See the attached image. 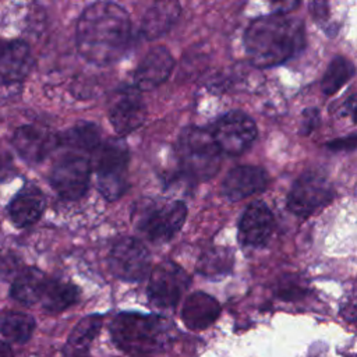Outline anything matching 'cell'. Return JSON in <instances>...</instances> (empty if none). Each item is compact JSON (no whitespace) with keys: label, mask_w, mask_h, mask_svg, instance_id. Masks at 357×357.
<instances>
[{"label":"cell","mask_w":357,"mask_h":357,"mask_svg":"<svg viewBox=\"0 0 357 357\" xmlns=\"http://www.w3.org/2000/svg\"><path fill=\"white\" fill-rule=\"evenodd\" d=\"M176 153L181 173L192 180L205 181L220 167L222 152L211 131L205 128H184L177 138Z\"/></svg>","instance_id":"cell-4"},{"label":"cell","mask_w":357,"mask_h":357,"mask_svg":"<svg viewBox=\"0 0 357 357\" xmlns=\"http://www.w3.org/2000/svg\"><path fill=\"white\" fill-rule=\"evenodd\" d=\"M305 45L301 20L273 13L255 18L244 32V49L250 63L259 68L280 66L297 56Z\"/></svg>","instance_id":"cell-2"},{"label":"cell","mask_w":357,"mask_h":357,"mask_svg":"<svg viewBox=\"0 0 357 357\" xmlns=\"http://www.w3.org/2000/svg\"><path fill=\"white\" fill-rule=\"evenodd\" d=\"M328 146L331 149H354L356 146V137L354 135H350L347 138H340V139H335L332 142L328 144Z\"/></svg>","instance_id":"cell-32"},{"label":"cell","mask_w":357,"mask_h":357,"mask_svg":"<svg viewBox=\"0 0 357 357\" xmlns=\"http://www.w3.org/2000/svg\"><path fill=\"white\" fill-rule=\"evenodd\" d=\"M219 314L220 305L212 296L195 291L187 297L181 310V319L187 328L202 331L212 325Z\"/></svg>","instance_id":"cell-20"},{"label":"cell","mask_w":357,"mask_h":357,"mask_svg":"<svg viewBox=\"0 0 357 357\" xmlns=\"http://www.w3.org/2000/svg\"><path fill=\"white\" fill-rule=\"evenodd\" d=\"M18 272V258L10 250H0V276L8 278Z\"/></svg>","instance_id":"cell-28"},{"label":"cell","mask_w":357,"mask_h":357,"mask_svg":"<svg viewBox=\"0 0 357 357\" xmlns=\"http://www.w3.org/2000/svg\"><path fill=\"white\" fill-rule=\"evenodd\" d=\"M268 185V174L258 166H238L231 169L223 180V194L230 201H240L262 191Z\"/></svg>","instance_id":"cell-18"},{"label":"cell","mask_w":357,"mask_h":357,"mask_svg":"<svg viewBox=\"0 0 357 357\" xmlns=\"http://www.w3.org/2000/svg\"><path fill=\"white\" fill-rule=\"evenodd\" d=\"M353 75H354V64L347 57L336 56L328 64V67L322 75L321 89L325 95H333Z\"/></svg>","instance_id":"cell-26"},{"label":"cell","mask_w":357,"mask_h":357,"mask_svg":"<svg viewBox=\"0 0 357 357\" xmlns=\"http://www.w3.org/2000/svg\"><path fill=\"white\" fill-rule=\"evenodd\" d=\"M145 117L146 106L139 89L124 85L114 91L109 105V120L117 134L132 132L145 121Z\"/></svg>","instance_id":"cell-12"},{"label":"cell","mask_w":357,"mask_h":357,"mask_svg":"<svg viewBox=\"0 0 357 357\" xmlns=\"http://www.w3.org/2000/svg\"><path fill=\"white\" fill-rule=\"evenodd\" d=\"M92 163L98 176V188L102 195L114 201L127 190V167L130 152L120 138H110L92 151Z\"/></svg>","instance_id":"cell-6"},{"label":"cell","mask_w":357,"mask_h":357,"mask_svg":"<svg viewBox=\"0 0 357 357\" xmlns=\"http://www.w3.org/2000/svg\"><path fill=\"white\" fill-rule=\"evenodd\" d=\"M33 317L20 311H4L0 314V333L14 343H25L35 331Z\"/></svg>","instance_id":"cell-25"},{"label":"cell","mask_w":357,"mask_h":357,"mask_svg":"<svg viewBox=\"0 0 357 357\" xmlns=\"http://www.w3.org/2000/svg\"><path fill=\"white\" fill-rule=\"evenodd\" d=\"M78 297L79 290L74 283L61 279H47L39 301L46 311L60 312L77 303Z\"/></svg>","instance_id":"cell-22"},{"label":"cell","mask_w":357,"mask_h":357,"mask_svg":"<svg viewBox=\"0 0 357 357\" xmlns=\"http://www.w3.org/2000/svg\"><path fill=\"white\" fill-rule=\"evenodd\" d=\"M172 331L173 326L167 319L137 312L119 314L110 325L114 343L121 350L135 354L162 349L167 344Z\"/></svg>","instance_id":"cell-3"},{"label":"cell","mask_w":357,"mask_h":357,"mask_svg":"<svg viewBox=\"0 0 357 357\" xmlns=\"http://www.w3.org/2000/svg\"><path fill=\"white\" fill-rule=\"evenodd\" d=\"M137 357H144V356H141V354H139V356H137Z\"/></svg>","instance_id":"cell-34"},{"label":"cell","mask_w":357,"mask_h":357,"mask_svg":"<svg viewBox=\"0 0 357 357\" xmlns=\"http://www.w3.org/2000/svg\"><path fill=\"white\" fill-rule=\"evenodd\" d=\"M180 13L178 0H153L142 18L141 32L144 38L155 40L165 36L178 21Z\"/></svg>","instance_id":"cell-19"},{"label":"cell","mask_w":357,"mask_h":357,"mask_svg":"<svg viewBox=\"0 0 357 357\" xmlns=\"http://www.w3.org/2000/svg\"><path fill=\"white\" fill-rule=\"evenodd\" d=\"M190 284L185 271L172 261L159 264L151 273L148 297L159 308H173Z\"/></svg>","instance_id":"cell-10"},{"label":"cell","mask_w":357,"mask_h":357,"mask_svg":"<svg viewBox=\"0 0 357 357\" xmlns=\"http://www.w3.org/2000/svg\"><path fill=\"white\" fill-rule=\"evenodd\" d=\"M102 321L96 315L82 318L71 331L64 349L66 357H85L88 349L100 329Z\"/></svg>","instance_id":"cell-23"},{"label":"cell","mask_w":357,"mask_h":357,"mask_svg":"<svg viewBox=\"0 0 357 357\" xmlns=\"http://www.w3.org/2000/svg\"><path fill=\"white\" fill-rule=\"evenodd\" d=\"M211 134L222 153L237 156L255 141L257 126L244 112L231 110L215 121Z\"/></svg>","instance_id":"cell-7"},{"label":"cell","mask_w":357,"mask_h":357,"mask_svg":"<svg viewBox=\"0 0 357 357\" xmlns=\"http://www.w3.org/2000/svg\"><path fill=\"white\" fill-rule=\"evenodd\" d=\"M268 1L272 4L273 10L279 14H289L290 11L296 10L301 3V0H268Z\"/></svg>","instance_id":"cell-30"},{"label":"cell","mask_w":357,"mask_h":357,"mask_svg":"<svg viewBox=\"0 0 357 357\" xmlns=\"http://www.w3.org/2000/svg\"><path fill=\"white\" fill-rule=\"evenodd\" d=\"M185 216L187 206L183 201L153 198L137 205L132 222L148 240L165 243L181 229Z\"/></svg>","instance_id":"cell-5"},{"label":"cell","mask_w":357,"mask_h":357,"mask_svg":"<svg viewBox=\"0 0 357 357\" xmlns=\"http://www.w3.org/2000/svg\"><path fill=\"white\" fill-rule=\"evenodd\" d=\"M233 265V255L226 248H212L206 251L199 262L198 269L206 275V276H215V275H223L231 269Z\"/></svg>","instance_id":"cell-27"},{"label":"cell","mask_w":357,"mask_h":357,"mask_svg":"<svg viewBox=\"0 0 357 357\" xmlns=\"http://www.w3.org/2000/svg\"><path fill=\"white\" fill-rule=\"evenodd\" d=\"M131 42V20L113 1H96L78 18L75 45L79 56L95 66H109L120 60Z\"/></svg>","instance_id":"cell-1"},{"label":"cell","mask_w":357,"mask_h":357,"mask_svg":"<svg viewBox=\"0 0 357 357\" xmlns=\"http://www.w3.org/2000/svg\"><path fill=\"white\" fill-rule=\"evenodd\" d=\"M318 123V112L314 110H307L304 113V120H303V126H301V132L303 134H308L310 131H312L315 128Z\"/></svg>","instance_id":"cell-31"},{"label":"cell","mask_w":357,"mask_h":357,"mask_svg":"<svg viewBox=\"0 0 357 357\" xmlns=\"http://www.w3.org/2000/svg\"><path fill=\"white\" fill-rule=\"evenodd\" d=\"M13 146L25 162L39 163L59 146V135L47 128L25 124L14 131Z\"/></svg>","instance_id":"cell-13"},{"label":"cell","mask_w":357,"mask_h":357,"mask_svg":"<svg viewBox=\"0 0 357 357\" xmlns=\"http://www.w3.org/2000/svg\"><path fill=\"white\" fill-rule=\"evenodd\" d=\"M174 68V59L165 46L151 49L132 73V84L137 89L152 91L167 81Z\"/></svg>","instance_id":"cell-14"},{"label":"cell","mask_w":357,"mask_h":357,"mask_svg":"<svg viewBox=\"0 0 357 357\" xmlns=\"http://www.w3.org/2000/svg\"><path fill=\"white\" fill-rule=\"evenodd\" d=\"M333 198V188L325 176L319 173H304L293 184L287 208L297 216L307 218Z\"/></svg>","instance_id":"cell-9"},{"label":"cell","mask_w":357,"mask_h":357,"mask_svg":"<svg viewBox=\"0 0 357 357\" xmlns=\"http://www.w3.org/2000/svg\"><path fill=\"white\" fill-rule=\"evenodd\" d=\"M46 282L47 278L40 269L35 266L22 268L14 275L10 286V296L21 304L32 305L39 303Z\"/></svg>","instance_id":"cell-21"},{"label":"cell","mask_w":357,"mask_h":357,"mask_svg":"<svg viewBox=\"0 0 357 357\" xmlns=\"http://www.w3.org/2000/svg\"><path fill=\"white\" fill-rule=\"evenodd\" d=\"M273 226V215L264 202L255 201L250 204L238 223V237L241 244L261 245L271 236Z\"/></svg>","instance_id":"cell-16"},{"label":"cell","mask_w":357,"mask_h":357,"mask_svg":"<svg viewBox=\"0 0 357 357\" xmlns=\"http://www.w3.org/2000/svg\"><path fill=\"white\" fill-rule=\"evenodd\" d=\"M0 357H14L13 349L4 340H0Z\"/></svg>","instance_id":"cell-33"},{"label":"cell","mask_w":357,"mask_h":357,"mask_svg":"<svg viewBox=\"0 0 357 357\" xmlns=\"http://www.w3.org/2000/svg\"><path fill=\"white\" fill-rule=\"evenodd\" d=\"M91 169V162L85 156L67 153L53 165L50 184L61 198L78 199L88 190Z\"/></svg>","instance_id":"cell-8"},{"label":"cell","mask_w":357,"mask_h":357,"mask_svg":"<svg viewBox=\"0 0 357 357\" xmlns=\"http://www.w3.org/2000/svg\"><path fill=\"white\" fill-rule=\"evenodd\" d=\"M59 135V146L92 152L100 144V130L95 123L81 121Z\"/></svg>","instance_id":"cell-24"},{"label":"cell","mask_w":357,"mask_h":357,"mask_svg":"<svg viewBox=\"0 0 357 357\" xmlns=\"http://www.w3.org/2000/svg\"><path fill=\"white\" fill-rule=\"evenodd\" d=\"M109 266L113 275L123 280H141L149 271L151 254L139 240L124 237L112 247Z\"/></svg>","instance_id":"cell-11"},{"label":"cell","mask_w":357,"mask_h":357,"mask_svg":"<svg viewBox=\"0 0 357 357\" xmlns=\"http://www.w3.org/2000/svg\"><path fill=\"white\" fill-rule=\"evenodd\" d=\"M33 67L29 45L21 39L0 42V82L20 85Z\"/></svg>","instance_id":"cell-15"},{"label":"cell","mask_w":357,"mask_h":357,"mask_svg":"<svg viewBox=\"0 0 357 357\" xmlns=\"http://www.w3.org/2000/svg\"><path fill=\"white\" fill-rule=\"evenodd\" d=\"M310 13L314 20L321 24L326 22L329 17V8H328V1L326 0H311L310 1Z\"/></svg>","instance_id":"cell-29"},{"label":"cell","mask_w":357,"mask_h":357,"mask_svg":"<svg viewBox=\"0 0 357 357\" xmlns=\"http://www.w3.org/2000/svg\"><path fill=\"white\" fill-rule=\"evenodd\" d=\"M45 206L46 199L40 188L26 184L8 202L7 213L17 227H28L39 220Z\"/></svg>","instance_id":"cell-17"}]
</instances>
